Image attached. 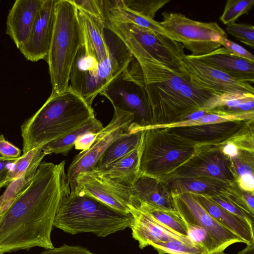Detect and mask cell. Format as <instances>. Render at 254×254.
Segmentation results:
<instances>
[{
  "label": "cell",
  "mask_w": 254,
  "mask_h": 254,
  "mask_svg": "<svg viewBox=\"0 0 254 254\" xmlns=\"http://www.w3.org/2000/svg\"><path fill=\"white\" fill-rule=\"evenodd\" d=\"M65 164L41 163L29 186L0 214V254L54 248L51 235L56 213L70 193Z\"/></svg>",
  "instance_id": "obj_1"
},
{
  "label": "cell",
  "mask_w": 254,
  "mask_h": 254,
  "mask_svg": "<svg viewBox=\"0 0 254 254\" xmlns=\"http://www.w3.org/2000/svg\"><path fill=\"white\" fill-rule=\"evenodd\" d=\"M95 118L92 106L69 86L51 93L21 126L23 154L62 137Z\"/></svg>",
  "instance_id": "obj_2"
},
{
  "label": "cell",
  "mask_w": 254,
  "mask_h": 254,
  "mask_svg": "<svg viewBox=\"0 0 254 254\" xmlns=\"http://www.w3.org/2000/svg\"><path fill=\"white\" fill-rule=\"evenodd\" d=\"M130 64L129 76L147 94L152 126L178 122L191 113L180 91L183 84L189 79L183 68H174L154 60L138 62L133 59Z\"/></svg>",
  "instance_id": "obj_3"
},
{
  "label": "cell",
  "mask_w": 254,
  "mask_h": 254,
  "mask_svg": "<svg viewBox=\"0 0 254 254\" xmlns=\"http://www.w3.org/2000/svg\"><path fill=\"white\" fill-rule=\"evenodd\" d=\"M131 213L120 212L93 197L70 192L61 200L53 226L75 235L91 233L105 237L130 227Z\"/></svg>",
  "instance_id": "obj_4"
},
{
  "label": "cell",
  "mask_w": 254,
  "mask_h": 254,
  "mask_svg": "<svg viewBox=\"0 0 254 254\" xmlns=\"http://www.w3.org/2000/svg\"><path fill=\"white\" fill-rule=\"evenodd\" d=\"M82 41L77 8L71 0H57L54 31L46 59L52 93H60L68 87L70 69Z\"/></svg>",
  "instance_id": "obj_5"
},
{
  "label": "cell",
  "mask_w": 254,
  "mask_h": 254,
  "mask_svg": "<svg viewBox=\"0 0 254 254\" xmlns=\"http://www.w3.org/2000/svg\"><path fill=\"white\" fill-rule=\"evenodd\" d=\"M197 149L165 128L144 130L141 146L139 176L162 180L188 161Z\"/></svg>",
  "instance_id": "obj_6"
},
{
  "label": "cell",
  "mask_w": 254,
  "mask_h": 254,
  "mask_svg": "<svg viewBox=\"0 0 254 254\" xmlns=\"http://www.w3.org/2000/svg\"><path fill=\"white\" fill-rule=\"evenodd\" d=\"M105 25L123 42L137 62L154 60L174 68H183L185 54L182 44L132 24L105 19Z\"/></svg>",
  "instance_id": "obj_7"
},
{
  "label": "cell",
  "mask_w": 254,
  "mask_h": 254,
  "mask_svg": "<svg viewBox=\"0 0 254 254\" xmlns=\"http://www.w3.org/2000/svg\"><path fill=\"white\" fill-rule=\"evenodd\" d=\"M159 25L170 38L191 52L190 55H204L220 48L219 40L227 38L225 31L216 22H202L178 12H163Z\"/></svg>",
  "instance_id": "obj_8"
},
{
  "label": "cell",
  "mask_w": 254,
  "mask_h": 254,
  "mask_svg": "<svg viewBox=\"0 0 254 254\" xmlns=\"http://www.w3.org/2000/svg\"><path fill=\"white\" fill-rule=\"evenodd\" d=\"M100 94L106 97L114 108L133 115L128 132L144 130L152 126L151 110L146 91L130 78L128 68L114 78Z\"/></svg>",
  "instance_id": "obj_9"
},
{
  "label": "cell",
  "mask_w": 254,
  "mask_h": 254,
  "mask_svg": "<svg viewBox=\"0 0 254 254\" xmlns=\"http://www.w3.org/2000/svg\"><path fill=\"white\" fill-rule=\"evenodd\" d=\"M109 55L89 72L73 90L90 106L95 97L117 75L128 68L134 58L123 42L105 28Z\"/></svg>",
  "instance_id": "obj_10"
},
{
  "label": "cell",
  "mask_w": 254,
  "mask_h": 254,
  "mask_svg": "<svg viewBox=\"0 0 254 254\" xmlns=\"http://www.w3.org/2000/svg\"><path fill=\"white\" fill-rule=\"evenodd\" d=\"M133 121V115L128 112L114 108V114L110 123L97 132L93 143L87 150L81 151L75 156L67 172L70 192L75 188V179L78 174L92 171L108 147L116 139L128 132Z\"/></svg>",
  "instance_id": "obj_11"
},
{
  "label": "cell",
  "mask_w": 254,
  "mask_h": 254,
  "mask_svg": "<svg viewBox=\"0 0 254 254\" xmlns=\"http://www.w3.org/2000/svg\"><path fill=\"white\" fill-rule=\"evenodd\" d=\"M71 193L93 197L126 214L130 213V205H135L132 187L102 176L92 171L78 174L75 179L74 190Z\"/></svg>",
  "instance_id": "obj_12"
},
{
  "label": "cell",
  "mask_w": 254,
  "mask_h": 254,
  "mask_svg": "<svg viewBox=\"0 0 254 254\" xmlns=\"http://www.w3.org/2000/svg\"><path fill=\"white\" fill-rule=\"evenodd\" d=\"M254 121H236L197 126L164 128L169 132L196 148L222 146L249 134Z\"/></svg>",
  "instance_id": "obj_13"
},
{
  "label": "cell",
  "mask_w": 254,
  "mask_h": 254,
  "mask_svg": "<svg viewBox=\"0 0 254 254\" xmlns=\"http://www.w3.org/2000/svg\"><path fill=\"white\" fill-rule=\"evenodd\" d=\"M222 146L197 148L185 163L162 180L174 177H203L230 183L236 182L229 158L222 152Z\"/></svg>",
  "instance_id": "obj_14"
},
{
  "label": "cell",
  "mask_w": 254,
  "mask_h": 254,
  "mask_svg": "<svg viewBox=\"0 0 254 254\" xmlns=\"http://www.w3.org/2000/svg\"><path fill=\"white\" fill-rule=\"evenodd\" d=\"M182 67L193 86L217 96L230 92L254 94L253 85L230 75L199 61L190 55L183 57Z\"/></svg>",
  "instance_id": "obj_15"
},
{
  "label": "cell",
  "mask_w": 254,
  "mask_h": 254,
  "mask_svg": "<svg viewBox=\"0 0 254 254\" xmlns=\"http://www.w3.org/2000/svg\"><path fill=\"white\" fill-rule=\"evenodd\" d=\"M173 207L185 223L199 225L210 233L221 252L230 245L246 242L218 222L203 208L194 194L184 192L172 195Z\"/></svg>",
  "instance_id": "obj_16"
},
{
  "label": "cell",
  "mask_w": 254,
  "mask_h": 254,
  "mask_svg": "<svg viewBox=\"0 0 254 254\" xmlns=\"http://www.w3.org/2000/svg\"><path fill=\"white\" fill-rule=\"evenodd\" d=\"M57 0H44L27 42L19 49L32 62L46 59L54 31Z\"/></svg>",
  "instance_id": "obj_17"
},
{
  "label": "cell",
  "mask_w": 254,
  "mask_h": 254,
  "mask_svg": "<svg viewBox=\"0 0 254 254\" xmlns=\"http://www.w3.org/2000/svg\"><path fill=\"white\" fill-rule=\"evenodd\" d=\"M133 219L130 228L132 238L143 249L153 244L177 240L190 245L195 244L189 236L178 234L163 226L149 214L133 205L129 206Z\"/></svg>",
  "instance_id": "obj_18"
},
{
  "label": "cell",
  "mask_w": 254,
  "mask_h": 254,
  "mask_svg": "<svg viewBox=\"0 0 254 254\" xmlns=\"http://www.w3.org/2000/svg\"><path fill=\"white\" fill-rule=\"evenodd\" d=\"M44 0H16L9 10L6 33L19 49L28 41Z\"/></svg>",
  "instance_id": "obj_19"
},
{
  "label": "cell",
  "mask_w": 254,
  "mask_h": 254,
  "mask_svg": "<svg viewBox=\"0 0 254 254\" xmlns=\"http://www.w3.org/2000/svg\"><path fill=\"white\" fill-rule=\"evenodd\" d=\"M193 57L238 80L252 84L254 82V62L238 57L223 47Z\"/></svg>",
  "instance_id": "obj_20"
},
{
  "label": "cell",
  "mask_w": 254,
  "mask_h": 254,
  "mask_svg": "<svg viewBox=\"0 0 254 254\" xmlns=\"http://www.w3.org/2000/svg\"><path fill=\"white\" fill-rule=\"evenodd\" d=\"M193 194L207 212L218 222L243 240L247 245L254 243V224L224 210L206 194Z\"/></svg>",
  "instance_id": "obj_21"
},
{
  "label": "cell",
  "mask_w": 254,
  "mask_h": 254,
  "mask_svg": "<svg viewBox=\"0 0 254 254\" xmlns=\"http://www.w3.org/2000/svg\"><path fill=\"white\" fill-rule=\"evenodd\" d=\"M135 206L139 202L175 210L172 195L161 179L140 176L132 186Z\"/></svg>",
  "instance_id": "obj_22"
},
{
  "label": "cell",
  "mask_w": 254,
  "mask_h": 254,
  "mask_svg": "<svg viewBox=\"0 0 254 254\" xmlns=\"http://www.w3.org/2000/svg\"><path fill=\"white\" fill-rule=\"evenodd\" d=\"M77 10L83 41L91 54L102 62L108 57L110 52L105 36V23L85 11Z\"/></svg>",
  "instance_id": "obj_23"
},
{
  "label": "cell",
  "mask_w": 254,
  "mask_h": 254,
  "mask_svg": "<svg viewBox=\"0 0 254 254\" xmlns=\"http://www.w3.org/2000/svg\"><path fill=\"white\" fill-rule=\"evenodd\" d=\"M171 195L184 192L212 195L223 193L232 183L203 177H174L162 180Z\"/></svg>",
  "instance_id": "obj_24"
},
{
  "label": "cell",
  "mask_w": 254,
  "mask_h": 254,
  "mask_svg": "<svg viewBox=\"0 0 254 254\" xmlns=\"http://www.w3.org/2000/svg\"><path fill=\"white\" fill-rule=\"evenodd\" d=\"M141 146V144L139 147L107 167L93 172L120 183L132 187L139 177Z\"/></svg>",
  "instance_id": "obj_25"
},
{
  "label": "cell",
  "mask_w": 254,
  "mask_h": 254,
  "mask_svg": "<svg viewBox=\"0 0 254 254\" xmlns=\"http://www.w3.org/2000/svg\"><path fill=\"white\" fill-rule=\"evenodd\" d=\"M104 2L105 19L121 23L136 25L171 39L159 25V22L130 10L125 6L122 0H105Z\"/></svg>",
  "instance_id": "obj_26"
},
{
  "label": "cell",
  "mask_w": 254,
  "mask_h": 254,
  "mask_svg": "<svg viewBox=\"0 0 254 254\" xmlns=\"http://www.w3.org/2000/svg\"><path fill=\"white\" fill-rule=\"evenodd\" d=\"M144 131L127 132L116 139L103 153L92 171H100L139 147Z\"/></svg>",
  "instance_id": "obj_27"
},
{
  "label": "cell",
  "mask_w": 254,
  "mask_h": 254,
  "mask_svg": "<svg viewBox=\"0 0 254 254\" xmlns=\"http://www.w3.org/2000/svg\"><path fill=\"white\" fill-rule=\"evenodd\" d=\"M254 111L243 113H228L212 109L201 118L191 121H182L172 124L152 126L149 128H164L173 127L197 126L236 121H254Z\"/></svg>",
  "instance_id": "obj_28"
},
{
  "label": "cell",
  "mask_w": 254,
  "mask_h": 254,
  "mask_svg": "<svg viewBox=\"0 0 254 254\" xmlns=\"http://www.w3.org/2000/svg\"><path fill=\"white\" fill-rule=\"evenodd\" d=\"M103 128L102 123L96 118L61 138L53 140L42 147L46 155L63 154L64 155L72 149L77 138L89 132H97Z\"/></svg>",
  "instance_id": "obj_29"
},
{
  "label": "cell",
  "mask_w": 254,
  "mask_h": 254,
  "mask_svg": "<svg viewBox=\"0 0 254 254\" xmlns=\"http://www.w3.org/2000/svg\"><path fill=\"white\" fill-rule=\"evenodd\" d=\"M135 207V206H134ZM136 207L174 232L188 236L186 226L176 210H171L139 202Z\"/></svg>",
  "instance_id": "obj_30"
},
{
  "label": "cell",
  "mask_w": 254,
  "mask_h": 254,
  "mask_svg": "<svg viewBox=\"0 0 254 254\" xmlns=\"http://www.w3.org/2000/svg\"><path fill=\"white\" fill-rule=\"evenodd\" d=\"M45 155L42 148H40L32 150L19 157L8 174L6 186L23 175L33 177Z\"/></svg>",
  "instance_id": "obj_31"
},
{
  "label": "cell",
  "mask_w": 254,
  "mask_h": 254,
  "mask_svg": "<svg viewBox=\"0 0 254 254\" xmlns=\"http://www.w3.org/2000/svg\"><path fill=\"white\" fill-rule=\"evenodd\" d=\"M189 238L201 247L207 254L222 252L208 231L205 228L193 224L185 223Z\"/></svg>",
  "instance_id": "obj_32"
},
{
  "label": "cell",
  "mask_w": 254,
  "mask_h": 254,
  "mask_svg": "<svg viewBox=\"0 0 254 254\" xmlns=\"http://www.w3.org/2000/svg\"><path fill=\"white\" fill-rule=\"evenodd\" d=\"M152 246L158 254H207L197 245H190L177 240L153 244Z\"/></svg>",
  "instance_id": "obj_33"
},
{
  "label": "cell",
  "mask_w": 254,
  "mask_h": 254,
  "mask_svg": "<svg viewBox=\"0 0 254 254\" xmlns=\"http://www.w3.org/2000/svg\"><path fill=\"white\" fill-rule=\"evenodd\" d=\"M254 5V0H228L219 18L225 25L234 23L241 16L248 14Z\"/></svg>",
  "instance_id": "obj_34"
},
{
  "label": "cell",
  "mask_w": 254,
  "mask_h": 254,
  "mask_svg": "<svg viewBox=\"0 0 254 254\" xmlns=\"http://www.w3.org/2000/svg\"><path fill=\"white\" fill-rule=\"evenodd\" d=\"M126 7L147 18L154 19L157 12L170 0H122Z\"/></svg>",
  "instance_id": "obj_35"
},
{
  "label": "cell",
  "mask_w": 254,
  "mask_h": 254,
  "mask_svg": "<svg viewBox=\"0 0 254 254\" xmlns=\"http://www.w3.org/2000/svg\"><path fill=\"white\" fill-rule=\"evenodd\" d=\"M33 177L21 176L10 183L0 196V214L29 186Z\"/></svg>",
  "instance_id": "obj_36"
},
{
  "label": "cell",
  "mask_w": 254,
  "mask_h": 254,
  "mask_svg": "<svg viewBox=\"0 0 254 254\" xmlns=\"http://www.w3.org/2000/svg\"><path fill=\"white\" fill-rule=\"evenodd\" d=\"M227 32L251 48L254 47V27L249 24L233 23L226 26Z\"/></svg>",
  "instance_id": "obj_37"
},
{
  "label": "cell",
  "mask_w": 254,
  "mask_h": 254,
  "mask_svg": "<svg viewBox=\"0 0 254 254\" xmlns=\"http://www.w3.org/2000/svg\"><path fill=\"white\" fill-rule=\"evenodd\" d=\"M78 9L81 10L105 22L104 2L103 0H71Z\"/></svg>",
  "instance_id": "obj_38"
},
{
  "label": "cell",
  "mask_w": 254,
  "mask_h": 254,
  "mask_svg": "<svg viewBox=\"0 0 254 254\" xmlns=\"http://www.w3.org/2000/svg\"><path fill=\"white\" fill-rule=\"evenodd\" d=\"M214 202L227 211L247 219L254 224V216L248 214L239 208L222 193L207 195Z\"/></svg>",
  "instance_id": "obj_39"
},
{
  "label": "cell",
  "mask_w": 254,
  "mask_h": 254,
  "mask_svg": "<svg viewBox=\"0 0 254 254\" xmlns=\"http://www.w3.org/2000/svg\"><path fill=\"white\" fill-rule=\"evenodd\" d=\"M219 43L221 46L230 51L235 56L254 62L253 55L238 44L230 40L227 38H221L219 40Z\"/></svg>",
  "instance_id": "obj_40"
},
{
  "label": "cell",
  "mask_w": 254,
  "mask_h": 254,
  "mask_svg": "<svg viewBox=\"0 0 254 254\" xmlns=\"http://www.w3.org/2000/svg\"><path fill=\"white\" fill-rule=\"evenodd\" d=\"M40 254H95L80 246H69L65 244L59 248L46 250Z\"/></svg>",
  "instance_id": "obj_41"
},
{
  "label": "cell",
  "mask_w": 254,
  "mask_h": 254,
  "mask_svg": "<svg viewBox=\"0 0 254 254\" xmlns=\"http://www.w3.org/2000/svg\"><path fill=\"white\" fill-rule=\"evenodd\" d=\"M21 150L6 140L3 134H0V157L17 158L20 157Z\"/></svg>",
  "instance_id": "obj_42"
},
{
  "label": "cell",
  "mask_w": 254,
  "mask_h": 254,
  "mask_svg": "<svg viewBox=\"0 0 254 254\" xmlns=\"http://www.w3.org/2000/svg\"><path fill=\"white\" fill-rule=\"evenodd\" d=\"M17 158L0 157V189L7 186L6 179L8 174Z\"/></svg>",
  "instance_id": "obj_43"
},
{
  "label": "cell",
  "mask_w": 254,
  "mask_h": 254,
  "mask_svg": "<svg viewBox=\"0 0 254 254\" xmlns=\"http://www.w3.org/2000/svg\"><path fill=\"white\" fill-rule=\"evenodd\" d=\"M97 135V132H89L81 135L75 142V148L82 151L88 149L93 143Z\"/></svg>",
  "instance_id": "obj_44"
},
{
  "label": "cell",
  "mask_w": 254,
  "mask_h": 254,
  "mask_svg": "<svg viewBox=\"0 0 254 254\" xmlns=\"http://www.w3.org/2000/svg\"><path fill=\"white\" fill-rule=\"evenodd\" d=\"M236 182L241 190L254 192V174H247L241 176L237 179Z\"/></svg>",
  "instance_id": "obj_45"
},
{
  "label": "cell",
  "mask_w": 254,
  "mask_h": 254,
  "mask_svg": "<svg viewBox=\"0 0 254 254\" xmlns=\"http://www.w3.org/2000/svg\"><path fill=\"white\" fill-rule=\"evenodd\" d=\"M221 149L223 153L229 159L237 157L239 153L238 146L232 141H229L224 144Z\"/></svg>",
  "instance_id": "obj_46"
},
{
  "label": "cell",
  "mask_w": 254,
  "mask_h": 254,
  "mask_svg": "<svg viewBox=\"0 0 254 254\" xmlns=\"http://www.w3.org/2000/svg\"><path fill=\"white\" fill-rule=\"evenodd\" d=\"M241 195L250 211L254 213V192L241 190Z\"/></svg>",
  "instance_id": "obj_47"
},
{
  "label": "cell",
  "mask_w": 254,
  "mask_h": 254,
  "mask_svg": "<svg viewBox=\"0 0 254 254\" xmlns=\"http://www.w3.org/2000/svg\"><path fill=\"white\" fill-rule=\"evenodd\" d=\"M237 254H254V243L247 245L245 249L239 252Z\"/></svg>",
  "instance_id": "obj_48"
},
{
  "label": "cell",
  "mask_w": 254,
  "mask_h": 254,
  "mask_svg": "<svg viewBox=\"0 0 254 254\" xmlns=\"http://www.w3.org/2000/svg\"><path fill=\"white\" fill-rule=\"evenodd\" d=\"M214 254H225L224 253V252H222L217 253Z\"/></svg>",
  "instance_id": "obj_49"
}]
</instances>
